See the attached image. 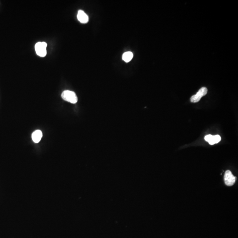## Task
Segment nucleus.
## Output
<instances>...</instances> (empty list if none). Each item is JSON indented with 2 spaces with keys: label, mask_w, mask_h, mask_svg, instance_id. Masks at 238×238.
Listing matches in <instances>:
<instances>
[{
  "label": "nucleus",
  "mask_w": 238,
  "mask_h": 238,
  "mask_svg": "<svg viewBox=\"0 0 238 238\" xmlns=\"http://www.w3.org/2000/svg\"><path fill=\"white\" fill-rule=\"evenodd\" d=\"M61 97L65 101H68L72 104H75L78 101V98L74 92L66 90L63 92Z\"/></svg>",
  "instance_id": "obj_1"
},
{
  "label": "nucleus",
  "mask_w": 238,
  "mask_h": 238,
  "mask_svg": "<svg viewBox=\"0 0 238 238\" xmlns=\"http://www.w3.org/2000/svg\"><path fill=\"white\" fill-rule=\"evenodd\" d=\"M47 45L45 42H38L35 45L36 53L38 56L44 57L47 54L46 47Z\"/></svg>",
  "instance_id": "obj_2"
},
{
  "label": "nucleus",
  "mask_w": 238,
  "mask_h": 238,
  "mask_svg": "<svg viewBox=\"0 0 238 238\" xmlns=\"http://www.w3.org/2000/svg\"><path fill=\"white\" fill-rule=\"evenodd\" d=\"M133 57V54L132 52H125L124 53L122 56L123 60L124 61L126 62H129L132 60Z\"/></svg>",
  "instance_id": "obj_7"
},
{
  "label": "nucleus",
  "mask_w": 238,
  "mask_h": 238,
  "mask_svg": "<svg viewBox=\"0 0 238 238\" xmlns=\"http://www.w3.org/2000/svg\"><path fill=\"white\" fill-rule=\"evenodd\" d=\"M221 140V137L220 135H216L212 136V138L210 140V141L208 142L210 145H214L215 144L217 143Z\"/></svg>",
  "instance_id": "obj_8"
},
{
  "label": "nucleus",
  "mask_w": 238,
  "mask_h": 238,
  "mask_svg": "<svg viewBox=\"0 0 238 238\" xmlns=\"http://www.w3.org/2000/svg\"><path fill=\"white\" fill-rule=\"evenodd\" d=\"M42 136V132L40 130H36L32 134V138L35 143H38L40 141Z\"/></svg>",
  "instance_id": "obj_6"
},
{
  "label": "nucleus",
  "mask_w": 238,
  "mask_h": 238,
  "mask_svg": "<svg viewBox=\"0 0 238 238\" xmlns=\"http://www.w3.org/2000/svg\"><path fill=\"white\" fill-rule=\"evenodd\" d=\"M224 180L226 185L231 186L236 182V177L229 170L226 171L224 176Z\"/></svg>",
  "instance_id": "obj_3"
},
{
  "label": "nucleus",
  "mask_w": 238,
  "mask_h": 238,
  "mask_svg": "<svg viewBox=\"0 0 238 238\" xmlns=\"http://www.w3.org/2000/svg\"><path fill=\"white\" fill-rule=\"evenodd\" d=\"M77 19L81 23H86L89 21L88 16L83 10H80L77 14Z\"/></svg>",
  "instance_id": "obj_5"
},
{
  "label": "nucleus",
  "mask_w": 238,
  "mask_h": 238,
  "mask_svg": "<svg viewBox=\"0 0 238 238\" xmlns=\"http://www.w3.org/2000/svg\"><path fill=\"white\" fill-rule=\"evenodd\" d=\"M207 89L206 87H203L199 90L196 95H194L191 98V101L193 103H196L200 101L202 97L206 95L207 93Z\"/></svg>",
  "instance_id": "obj_4"
},
{
  "label": "nucleus",
  "mask_w": 238,
  "mask_h": 238,
  "mask_svg": "<svg viewBox=\"0 0 238 238\" xmlns=\"http://www.w3.org/2000/svg\"><path fill=\"white\" fill-rule=\"evenodd\" d=\"M213 135H211V134H209V135H206L205 137V140L206 141L209 142L210 141V140L212 138Z\"/></svg>",
  "instance_id": "obj_9"
}]
</instances>
